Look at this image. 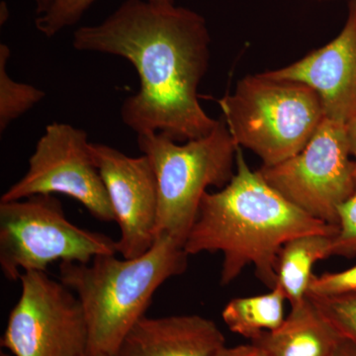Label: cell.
<instances>
[{"instance_id": "4316f807", "label": "cell", "mask_w": 356, "mask_h": 356, "mask_svg": "<svg viewBox=\"0 0 356 356\" xmlns=\"http://www.w3.org/2000/svg\"><path fill=\"white\" fill-rule=\"evenodd\" d=\"M83 356H104V355H90V353H86Z\"/></svg>"}, {"instance_id": "7402d4cb", "label": "cell", "mask_w": 356, "mask_h": 356, "mask_svg": "<svg viewBox=\"0 0 356 356\" xmlns=\"http://www.w3.org/2000/svg\"><path fill=\"white\" fill-rule=\"evenodd\" d=\"M331 356H356V343L341 337Z\"/></svg>"}, {"instance_id": "9c48e42d", "label": "cell", "mask_w": 356, "mask_h": 356, "mask_svg": "<svg viewBox=\"0 0 356 356\" xmlns=\"http://www.w3.org/2000/svg\"><path fill=\"white\" fill-rule=\"evenodd\" d=\"M55 194L79 201L99 221L115 222L108 194L91 154L88 134L58 122L44 129L28 161L27 172L4 192L0 202Z\"/></svg>"}, {"instance_id": "ffe728a7", "label": "cell", "mask_w": 356, "mask_h": 356, "mask_svg": "<svg viewBox=\"0 0 356 356\" xmlns=\"http://www.w3.org/2000/svg\"><path fill=\"white\" fill-rule=\"evenodd\" d=\"M356 292V266L339 273H327L312 277L308 294L339 296Z\"/></svg>"}, {"instance_id": "d4e9b609", "label": "cell", "mask_w": 356, "mask_h": 356, "mask_svg": "<svg viewBox=\"0 0 356 356\" xmlns=\"http://www.w3.org/2000/svg\"><path fill=\"white\" fill-rule=\"evenodd\" d=\"M1 13H0V17H1V24H3V22H6L7 17H8V8H7V6L6 2H2L1 3Z\"/></svg>"}, {"instance_id": "ac0fdd59", "label": "cell", "mask_w": 356, "mask_h": 356, "mask_svg": "<svg viewBox=\"0 0 356 356\" xmlns=\"http://www.w3.org/2000/svg\"><path fill=\"white\" fill-rule=\"evenodd\" d=\"M307 296L339 337L356 343V292L339 296Z\"/></svg>"}, {"instance_id": "7c38bea8", "label": "cell", "mask_w": 356, "mask_h": 356, "mask_svg": "<svg viewBox=\"0 0 356 356\" xmlns=\"http://www.w3.org/2000/svg\"><path fill=\"white\" fill-rule=\"evenodd\" d=\"M226 346L214 321L195 315L140 318L113 356H213Z\"/></svg>"}, {"instance_id": "7a4b0ae2", "label": "cell", "mask_w": 356, "mask_h": 356, "mask_svg": "<svg viewBox=\"0 0 356 356\" xmlns=\"http://www.w3.org/2000/svg\"><path fill=\"white\" fill-rule=\"evenodd\" d=\"M337 226L299 209L250 170L242 147H236V172L226 186L206 192L184 245L189 255L221 252L222 286L233 282L248 266L268 289L277 282L278 255L283 245L306 234L336 235Z\"/></svg>"}, {"instance_id": "4fadbf2b", "label": "cell", "mask_w": 356, "mask_h": 356, "mask_svg": "<svg viewBox=\"0 0 356 356\" xmlns=\"http://www.w3.org/2000/svg\"><path fill=\"white\" fill-rule=\"evenodd\" d=\"M339 334L307 298L291 306L284 322L252 341L266 356H331Z\"/></svg>"}, {"instance_id": "277c9868", "label": "cell", "mask_w": 356, "mask_h": 356, "mask_svg": "<svg viewBox=\"0 0 356 356\" xmlns=\"http://www.w3.org/2000/svg\"><path fill=\"white\" fill-rule=\"evenodd\" d=\"M236 146L273 166L299 154L325 118L320 97L297 81L266 74L243 77L235 92L217 100Z\"/></svg>"}, {"instance_id": "8fae6325", "label": "cell", "mask_w": 356, "mask_h": 356, "mask_svg": "<svg viewBox=\"0 0 356 356\" xmlns=\"http://www.w3.org/2000/svg\"><path fill=\"white\" fill-rule=\"evenodd\" d=\"M264 74L310 86L320 97L325 118L348 124L356 114V0L348 2L346 23L332 42L294 64Z\"/></svg>"}, {"instance_id": "e0dca14e", "label": "cell", "mask_w": 356, "mask_h": 356, "mask_svg": "<svg viewBox=\"0 0 356 356\" xmlns=\"http://www.w3.org/2000/svg\"><path fill=\"white\" fill-rule=\"evenodd\" d=\"M97 0H56L46 13L37 16L35 25L37 30L47 38H53L65 28L76 25L83 14ZM154 4L170 6L173 0H146Z\"/></svg>"}, {"instance_id": "6da1fadb", "label": "cell", "mask_w": 356, "mask_h": 356, "mask_svg": "<svg viewBox=\"0 0 356 356\" xmlns=\"http://www.w3.org/2000/svg\"><path fill=\"white\" fill-rule=\"evenodd\" d=\"M210 34L203 16L185 7L126 0L97 25L74 33L77 51L127 60L139 90L122 104L123 123L138 135L159 133L178 143L212 132L218 120L198 100L208 70Z\"/></svg>"}, {"instance_id": "8992f818", "label": "cell", "mask_w": 356, "mask_h": 356, "mask_svg": "<svg viewBox=\"0 0 356 356\" xmlns=\"http://www.w3.org/2000/svg\"><path fill=\"white\" fill-rule=\"evenodd\" d=\"M117 254V241L72 224L54 195L0 202V267L7 280H19L26 271L46 273L56 261L89 264Z\"/></svg>"}, {"instance_id": "cb8c5ba5", "label": "cell", "mask_w": 356, "mask_h": 356, "mask_svg": "<svg viewBox=\"0 0 356 356\" xmlns=\"http://www.w3.org/2000/svg\"><path fill=\"white\" fill-rule=\"evenodd\" d=\"M36 6L37 16L46 13L51 6L55 3L56 0H33Z\"/></svg>"}, {"instance_id": "9a60e30c", "label": "cell", "mask_w": 356, "mask_h": 356, "mask_svg": "<svg viewBox=\"0 0 356 356\" xmlns=\"http://www.w3.org/2000/svg\"><path fill=\"white\" fill-rule=\"evenodd\" d=\"M285 301L286 297L278 286L266 294L234 298L225 306L222 321L229 331L252 341L283 324Z\"/></svg>"}, {"instance_id": "ba28073f", "label": "cell", "mask_w": 356, "mask_h": 356, "mask_svg": "<svg viewBox=\"0 0 356 356\" xmlns=\"http://www.w3.org/2000/svg\"><path fill=\"white\" fill-rule=\"evenodd\" d=\"M19 280L1 348L13 356L86 355L88 322L76 295L43 271H26Z\"/></svg>"}, {"instance_id": "5b68a950", "label": "cell", "mask_w": 356, "mask_h": 356, "mask_svg": "<svg viewBox=\"0 0 356 356\" xmlns=\"http://www.w3.org/2000/svg\"><path fill=\"white\" fill-rule=\"evenodd\" d=\"M153 163L158 184L156 238L170 236L184 245L209 187L222 189L235 175L236 145L224 119L204 137L175 142L163 134L137 136Z\"/></svg>"}, {"instance_id": "5bb4252c", "label": "cell", "mask_w": 356, "mask_h": 356, "mask_svg": "<svg viewBox=\"0 0 356 356\" xmlns=\"http://www.w3.org/2000/svg\"><path fill=\"white\" fill-rule=\"evenodd\" d=\"M336 235L306 234L283 245L276 267V286L282 290L291 306L307 298L314 275L313 267L318 261L332 257V242Z\"/></svg>"}, {"instance_id": "603a6c76", "label": "cell", "mask_w": 356, "mask_h": 356, "mask_svg": "<svg viewBox=\"0 0 356 356\" xmlns=\"http://www.w3.org/2000/svg\"><path fill=\"white\" fill-rule=\"evenodd\" d=\"M348 137H350L351 154H353V161L355 165V178H356V114L353 119L348 123Z\"/></svg>"}, {"instance_id": "2e32d148", "label": "cell", "mask_w": 356, "mask_h": 356, "mask_svg": "<svg viewBox=\"0 0 356 356\" xmlns=\"http://www.w3.org/2000/svg\"><path fill=\"white\" fill-rule=\"evenodd\" d=\"M11 51L6 44H0V132L3 133L13 121L46 96V93L31 84L18 83L7 72V62Z\"/></svg>"}, {"instance_id": "d6986e66", "label": "cell", "mask_w": 356, "mask_h": 356, "mask_svg": "<svg viewBox=\"0 0 356 356\" xmlns=\"http://www.w3.org/2000/svg\"><path fill=\"white\" fill-rule=\"evenodd\" d=\"M332 255L356 257V192L339 208L337 233L334 236Z\"/></svg>"}, {"instance_id": "44dd1931", "label": "cell", "mask_w": 356, "mask_h": 356, "mask_svg": "<svg viewBox=\"0 0 356 356\" xmlns=\"http://www.w3.org/2000/svg\"><path fill=\"white\" fill-rule=\"evenodd\" d=\"M213 356H266L261 348L254 343L243 344V346H224Z\"/></svg>"}, {"instance_id": "52a82bcc", "label": "cell", "mask_w": 356, "mask_h": 356, "mask_svg": "<svg viewBox=\"0 0 356 356\" xmlns=\"http://www.w3.org/2000/svg\"><path fill=\"white\" fill-rule=\"evenodd\" d=\"M259 172L299 209L337 226L339 208L356 192L348 124L323 119L299 154L278 165L261 166Z\"/></svg>"}, {"instance_id": "30bf717a", "label": "cell", "mask_w": 356, "mask_h": 356, "mask_svg": "<svg viewBox=\"0 0 356 356\" xmlns=\"http://www.w3.org/2000/svg\"><path fill=\"white\" fill-rule=\"evenodd\" d=\"M90 152L120 229L118 252L133 259L156 242L158 184L146 154L132 158L108 145L90 143Z\"/></svg>"}, {"instance_id": "3957f363", "label": "cell", "mask_w": 356, "mask_h": 356, "mask_svg": "<svg viewBox=\"0 0 356 356\" xmlns=\"http://www.w3.org/2000/svg\"><path fill=\"white\" fill-rule=\"evenodd\" d=\"M189 254L170 236H159L133 259L98 255L89 264L60 262L58 280L81 301L88 327V353L113 356L166 280L181 275Z\"/></svg>"}, {"instance_id": "484cf974", "label": "cell", "mask_w": 356, "mask_h": 356, "mask_svg": "<svg viewBox=\"0 0 356 356\" xmlns=\"http://www.w3.org/2000/svg\"><path fill=\"white\" fill-rule=\"evenodd\" d=\"M0 356H13L10 353H6V351L1 350L0 351Z\"/></svg>"}]
</instances>
